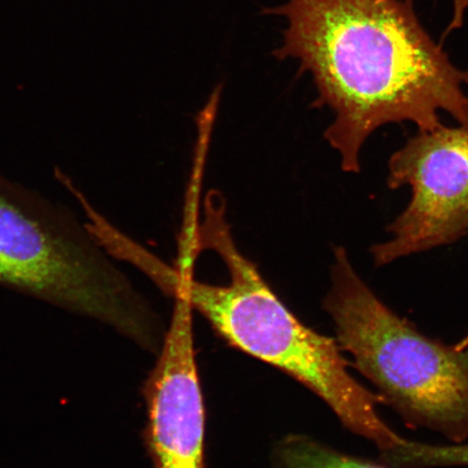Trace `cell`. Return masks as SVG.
<instances>
[{"instance_id":"obj_3","label":"cell","mask_w":468,"mask_h":468,"mask_svg":"<svg viewBox=\"0 0 468 468\" xmlns=\"http://www.w3.org/2000/svg\"><path fill=\"white\" fill-rule=\"evenodd\" d=\"M324 302L336 342L407 426L452 443L468 438V344L449 346L423 335L379 300L337 248Z\"/></svg>"},{"instance_id":"obj_6","label":"cell","mask_w":468,"mask_h":468,"mask_svg":"<svg viewBox=\"0 0 468 468\" xmlns=\"http://www.w3.org/2000/svg\"><path fill=\"white\" fill-rule=\"evenodd\" d=\"M173 298L171 324L144 386V441L154 468H205V412L193 310L184 297Z\"/></svg>"},{"instance_id":"obj_1","label":"cell","mask_w":468,"mask_h":468,"mask_svg":"<svg viewBox=\"0 0 468 468\" xmlns=\"http://www.w3.org/2000/svg\"><path fill=\"white\" fill-rule=\"evenodd\" d=\"M265 14L286 20L272 55L300 61L317 87L313 107L335 113L324 137L344 172H360L362 146L380 126L435 131L441 112L468 126V71L427 33L412 0H288Z\"/></svg>"},{"instance_id":"obj_2","label":"cell","mask_w":468,"mask_h":468,"mask_svg":"<svg viewBox=\"0 0 468 468\" xmlns=\"http://www.w3.org/2000/svg\"><path fill=\"white\" fill-rule=\"evenodd\" d=\"M226 212L224 197L210 191L203 218L197 221L189 213L180 233L181 255L196 261L209 250L220 257L230 274L226 285L198 282L192 276V263L178 260L169 266L138 242L128 245L124 261L168 296L184 297L232 347L305 385L348 431L372 441L379 453L394 448L403 437L379 417L382 397L351 377L336 339L303 324L284 306L255 263L239 250Z\"/></svg>"},{"instance_id":"obj_7","label":"cell","mask_w":468,"mask_h":468,"mask_svg":"<svg viewBox=\"0 0 468 468\" xmlns=\"http://www.w3.org/2000/svg\"><path fill=\"white\" fill-rule=\"evenodd\" d=\"M280 468H393L345 454L307 436H289L277 450Z\"/></svg>"},{"instance_id":"obj_10","label":"cell","mask_w":468,"mask_h":468,"mask_svg":"<svg viewBox=\"0 0 468 468\" xmlns=\"http://www.w3.org/2000/svg\"><path fill=\"white\" fill-rule=\"evenodd\" d=\"M8 181L7 179L4 178L2 175H0V193L3 192L5 185L8 184Z\"/></svg>"},{"instance_id":"obj_4","label":"cell","mask_w":468,"mask_h":468,"mask_svg":"<svg viewBox=\"0 0 468 468\" xmlns=\"http://www.w3.org/2000/svg\"><path fill=\"white\" fill-rule=\"evenodd\" d=\"M109 256L68 210L10 181L0 193V285L101 321L154 351V315Z\"/></svg>"},{"instance_id":"obj_5","label":"cell","mask_w":468,"mask_h":468,"mask_svg":"<svg viewBox=\"0 0 468 468\" xmlns=\"http://www.w3.org/2000/svg\"><path fill=\"white\" fill-rule=\"evenodd\" d=\"M388 185L411 201L371 250L376 266L452 244L468 233V126L419 132L390 156Z\"/></svg>"},{"instance_id":"obj_8","label":"cell","mask_w":468,"mask_h":468,"mask_svg":"<svg viewBox=\"0 0 468 468\" xmlns=\"http://www.w3.org/2000/svg\"><path fill=\"white\" fill-rule=\"evenodd\" d=\"M380 462L393 468L468 467V443L437 444L402 441L379 453Z\"/></svg>"},{"instance_id":"obj_9","label":"cell","mask_w":468,"mask_h":468,"mask_svg":"<svg viewBox=\"0 0 468 468\" xmlns=\"http://www.w3.org/2000/svg\"><path fill=\"white\" fill-rule=\"evenodd\" d=\"M452 21L456 25L464 21L465 14L468 9V0H453Z\"/></svg>"}]
</instances>
